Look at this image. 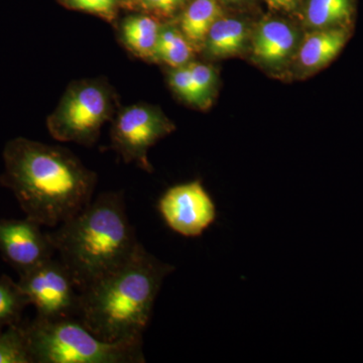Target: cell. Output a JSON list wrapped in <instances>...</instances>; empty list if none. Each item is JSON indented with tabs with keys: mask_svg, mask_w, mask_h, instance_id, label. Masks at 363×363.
I'll use <instances>...</instances> for the list:
<instances>
[{
	"mask_svg": "<svg viewBox=\"0 0 363 363\" xmlns=\"http://www.w3.org/2000/svg\"><path fill=\"white\" fill-rule=\"evenodd\" d=\"M33 363H143V341L107 342L77 318L25 324Z\"/></svg>",
	"mask_w": 363,
	"mask_h": 363,
	"instance_id": "277c9868",
	"label": "cell"
},
{
	"mask_svg": "<svg viewBox=\"0 0 363 363\" xmlns=\"http://www.w3.org/2000/svg\"><path fill=\"white\" fill-rule=\"evenodd\" d=\"M0 363H33L25 324L13 325L0 332Z\"/></svg>",
	"mask_w": 363,
	"mask_h": 363,
	"instance_id": "ac0fdd59",
	"label": "cell"
},
{
	"mask_svg": "<svg viewBox=\"0 0 363 363\" xmlns=\"http://www.w3.org/2000/svg\"><path fill=\"white\" fill-rule=\"evenodd\" d=\"M222 16L217 0H193L181 18L180 30L193 48L204 47L210 28Z\"/></svg>",
	"mask_w": 363,
	"mask_h": 363,
	"instance_id": "5bb4252c",
	"label": "cell"
},
{
	"mask_svg": "<svg viewBox=\"0 0 363 363\" xmlns=\"http://www.w3.org/2000/svg\"><path fill=\"white\" fill-rule=\"evenodd\" d=\"M116 107V92L104 78L74 81L48 117V130L59 142L91 147Z\"/></svg>",
	"mask_w": 363,
	"mask_h": 363,
	"instance_id": "5b68a950",
	"label": "cell"
},
{
	"mask_svg": "<svg viewBox=\"0 0 363 363\" xmlns=\"http://www.w3.org/2000/svg\"><path fill=\"white\" fill-rule=\"evenodd\" d=\"M174 271L140 243L130 259L81 291L77 319L107 342L143 341L162 281Z\"/></svg>",
	"mask_w": 363,
	"mask_h": 363,
	"instance_id": "7a4b0ae2",
	"label": "cell"
},
{
	"mask_svg": "<svg viewBox=\"0 0 363 363\" xmlns=\"http://www.w3.org/2000/svg\"><path fill=\"white\" fill-rule=\"evenodd\" d=\"M48 235L80 292L123 264L140 245L123 192L102 193Z\"/></svg>",
	"mask_w": 363,
	"mask_h": 363,
	"instance_id": "3957f363",
	"label": "cell"
},
{
	"mask_svg": "<svg viewBox=\"0 0 363 363\" xmlns=\"http://www.w3.org/2000/svg\"><path fill=\"white\" fill-rule=\"evenodd\" d=\"M269 6L283 11H291L296 6L297 0H266Z\"/></svg>",
	"mask_w": 363,
	"mask_h": 363,
	"instance_id": "603a6c76",
	"label": "cell"
},
{
	"mask_svg": "<svg viewBox=\"0 0 363 363\" xmlns=\"http://www.w3.org/2000/svg\"><path fill=\"white\" fill-rule=\"evenodd\" d=\"M157 208L166 225L184 238H199L217 218L216 204L200 180L169 188Z\"/></svg>",
	"mask_w": 363,
	"mask_h": 363,
	"instance_id": "ba28073f",
	"label": "cell"
},
{
	"mask_svg": "<svg viewBox=\"0 0 363 363\" xmlns=\"http://www.w3.org/2000/svg\"><path fill=\"white\" fill-rule=\"evenodd\" d=\"M350 38L347 28H320L305 38L300 49L301 65L315 71L328 65L342 51Z\"/></svg>",
	"mask_w": 363,
	"mask_h": 363,
	"instance_id": "8fae6325",
	"label": "cell"
},
{
	"mask_svg": "<svg viewBox=\"0 0 363 363\" xmlns=\"http://www.w3.org/2000/svg\"><path fill=\"white\" fill-rule=\"evenodd\" d=\"M2 159L0 185L40 226L56 228L92 201L96 173L65 147L16 138L7 142Z\"/></svg>",
	"mask_w": 363,
	"mask_h": 363,
	"instance_id": "6da1fadb",
	"label": "cell"
},
{
	"mask_svg": "<svg viewBox=\"0 0 363 363\" xmlns=\"http://www.w3.org/2000/svg\"><path fill=\"white\" fill-rule=\"evenodd\" d=\"M226 1L233 2V4H235V2L242 1V0H226Z\"/></svg>",
	"mask_w": 363,
	"mask_h": 363,
	"instance_id": "cb8c5ba5",
	"label": "cell"
},
{
	"mask_svg": "<svg viewBox=\"0 0 363 363\" xmlns=\"http://www.w3.org/2000/svg\"><path fill=\"white\" fill-rule=\"evenodd\" d=\"M352 11V0H310L306 18L315 30L346 28Z\"/></svg>",
	"mask_w": 363,
	"mask_h": 363,
	"instance_id": "9a60e30c",
	"label": "cell"
},
{
	"mask_svg": "<svg viewBox=\"0 0 363 363\" xmlns=\"http://www.w3.org/2000/svg\"><path fill=\"white\" fill-rule=\"evenodd\" d=\"M174 130L171 121L156 106L140 104L121 109L111 128L112 149L126 164L135 162L152 173L147 152L152 145Z\"/></svg>",
	"mask_w": 363,
	"mask_h": 363,
	"instance_id": "52a82bcc",
	"label": "cell"
},
{
	"mask_svg": "<svg viewBox=\"0 0 363 363\" xmlns=\"http://www.w3.org/2000/svg\"><path fill=\"white\" fill-rule=\"evenodd\" d=\"M143 9L161 16H172L185 0H138Z\"/></svg>",
	"mask_w": 363,
	"mask_h": 363,
	"instance_id": "7402d4cb",
	"label": "cell"
},
{
	"mask_svg": "<svg viewBox=\"0 0 363 363\" xmlns=\"http://www.w3.org/2000/svg\"><path fill=\"white\" fill-rule=\"evenodd\" d=\"M48 233L37 222L26 218L0 219V255L23 274L55 255Z\"/></svg>",
	"mask_w": 363,
	"mask_h": 363,
	"instance_id": "9c48e42d",
	"label": "cell"
},
{
	"mask_svg": "<svg viewBox=\"0 0 363 363\" xmlns=\"http://www.w3.org/2000/svg\"><path fill=\"white\" fill-rule=\"evenodd\" d=\"M28 298L21 292L18 281L6 274L0 276V332L21 323V315L28 306Z\"/></svg>",
	"mask_w": 363,
	"mask_h": 363,
	"instance_id": "e0dca14e",
	"label": "cell"
},
{
	"mask_svg": "<svg viewBox=\"0 0 363 363\" xmlns=\"http://www.w3.org/2000/svg\"><path fill=\"white\" fill-rule=\"evenodd\" d=\"M169 82L177 94L187 104L199 108H206L204 100L196 88L188 65L172 69L169 74Z\"/></svg>",
	"mask_w": 363,
	"mask_h": 363,
	"instance_id": "d6986e66",
	"label": "cell"
},
{
	"mask_svg": "<svg viewBox=\"0 0 363 363\" xmlns=\"http://www.w3.org/2000/svg\"><path fill=\"white\" fill-rule=\"evenodd\" d=\"M247 38V26L242 21L221 16L210 28L204 48L209 56L225 58L242 51Z\"/></svg>",
	"mask_w": 363,
	"mask_h": 363,
	"instance_id": "4fadbf2b",
	"label": "cell"
},
{
	"mask_svg": "<svg viewBox=\"0 0 363 363\" xmlns=\"http://www.w3.org/2000/svg\"><path fill=\"white\" fill-rule=\"evenodd\" d=\"M162 25L145 14H135L121 23V39L128 51L143 60H155Z\"/></svg>",
	"mask_w": 363,
	"mask_h": 363,
	"instance_id": "7c38bea8",
	"label": "cell"
},
{
	"mask_svg": "<svg viewBox=\"0 0 363 363\" xmlns=\"http://www.w3.org/2000/svg\"><path fill=\"white\" fill-rule=\"evenodd\" d=\"M296 45L297 33L285 21H264L253 35V54L267 65L284 63L295 50Z\"/></svg>",
	"mask_w": 363,
	"mask_h": 363,
	"instance_id": "30bf717a",
	"label": "cell"
},
{
	"mask_svg": "<svg viewBox=\"0 0 363 363\" xmlns=\"http://www.w3.org/2000/svg\"><path fill=\"white\" fill-rule=\"evenodd\" d=\"M194 48L181 30L173 26H162L155 60H160L172 68L188 65Z\"/></svg>",
	"mask_w": 363,
	"mask_h": 363,
	"instance_id": "2e32d148",
	"label": "cell"
},
{
	"mask_svg": "<svg viewBox=\"0 0 363 363\" xmlns=\"http://www.w3.org/2000/svg\"><path fill=\"white\" fill-rule=\"evenodd\" d=\"M188 67L196 88L199 91L206 106H209L216 86V72L211 66L197 62H190Z\"/></svg>",
	"mask_w": 363,
	"mask_h": 363,
	"instance_id": "ffe728a7",
	"label": "cell"
},
{
	"mask_svg": "<svg viewBox=\"0 0 363 363\" xmlns=\"http://www.w3.org/2000/svg\"><path fill=\"white\" fill-rule=\"evenodd\" d=\"M18 285L30 305L35 306L37 317L77 318L80 291L61 260L52 257L23 272Z\"/></svg>",
	"mask_w": 363,
	"mask_h": 363,
	"instance_id": "8992f818",
	"label": "cell"
},
{
	"mask_svg": "<svg viewBox=\"0 0 363 363\" xmlns=\"http://www.w3.org/2000/svg\"><path fill=\"white\" fill-rule=\"evenodd\" d=\"M65 6L76 11L95 14L107 21H113L121 0H61Z\"/></svg>",
	"mask_w": 363,
	"mask_h": 363,
	"instance_id": "44dd1931",
	"label": "cell"
}]
</instances>
